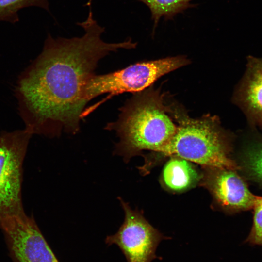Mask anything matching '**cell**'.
Wrapping results in <instances>:
<instances>
[{
  "instance_id": "1",
  "label": "cell",
  "mask_w": 262,
  "mask_h": 262,
  "mask_svg": "<svg viewBox=\"0 0 262 262\" xmlns=\"http://www.w3.org/2000/svg\"><path fill=\"white\" fill-rule=\"evenodd\" d=\"M88 5L86 20L77 23L84 34L71 38L49 35L41 53L18 79L15 93L18 112L32 135L52 138L63 132L77 133L86 105L84 88L98 62L111 52L136 46L131 38L103 41L105 28L94 19Z\"/></svg>"
},
{
  "instance_id": "2",
  "label": "cell",
  "mask_w": 262,
  "mask_h": 262,
  "mask_svg": "<svg viewBox=\"0 0 262 262\" xmlns=\"http://www.w3.org/2000/svg\"><path fill=\"white\" fill-rule=\"evenodd\" d=\"M159 94L142 91L119 109L117 119L105 129L115 131L119 140L114 154L128 162L143 150L160 152L175 134L178 122L173 119Z\"/></svg>"
},
{
  "instance_id": "3",
  "label": "cell",
  "mask_w": 262,
  "mask_h": 262,
  "mask_svg": "<svg viewBox=\"0 0 262 262\" xmlns=\"http://www.w3.org/2000/svg\"><path fill=\"white\" fill-rule=\"evenodd\" d=\"M177 120L175 134L159 153L178 156L204 167L238 169L230 157L229 136L214 117L177 115Z\"/></svg>"
},
{
  "instance_id": "4",
  "label": "cell",
  "mask_w": 262,
  "mask_h": 262,
  "mask_svg": "<svg viewBox=\"0 0 262 262\" xmlns=\"http://www.w3.org/2000/svg\"><path fill=\"white\" fill-rule=\"evenodd\" d=\"M188 62L182 56L136 63L111 73L92 76L83 90L87 104L103 94H109L105 100L118 94L142 92L162 76L176 70Z\"/></svg>"
},
{
  "instance_id": "5",
  "label": "cell",
  "mask_w": 262,
  "mask_h": 262,
  "mask_svg": "<svg viewBox=\"0 0 262 262\" xmlns=\"http://www.w3.org/2000/svg\"><path fill=\"white\" fill-rule=\"evenodd\" d=\"M32 136L25 129L0 133V229L4 219L25 212L23 165Z\"/></svg>"
},
{
  "instance_id": "6",
  "label": "cell",
  "mask_w": 262,
  "mask_h": 262,
  "mask_svg": "<svg viewBox=\"0 0 262 262\" xmlns=\"http://www.w3.org/2000/svg\"><path fill=\"white\" fill-rule=\"evenodd\" d=\"M124 212V220L115 234L108 236L105 243L115 244L128 262H151L163 235L145 218L138 210L118 197Z\"/></svg>"
},
{
  "instance_id": "7",
  "label": "cell",
  "mask_w": 262,
  "mask_h": 262,
  "mask_svg": "<svg viewBox=\"0 0 262 262\" xmlns=\"http://www.w3.org/2000/svg\"><path fill=\"white\" fill-rule=\"evenodd\" d=\"M16 262H59L33 215L8 217L1 228Z\"/></svg>"
},
{
  "instance_id": "8",
  "label": "cell",
  "mask_w": 262,
  "mask_h": 262,
  "mask_svg": "<svg viewBox=\"0 0 262 262\" xmlns=\"http://www.w3.org/2000/svg\"><path fill=\"white\" fill-rule=\"evenodd\" d=\"M204 168L201 182L221 207L230 211L253 208L257 196L251 193L237 170Z\"/></svg>"
},
{
  "instance_id": "9",
  "label": "cell",
  "mask_w": 262,
  "mask_h": 262,
  "mask_svg": "<svg viewBox=\"0 0 262 262\" xmlns=\"http://www.w3.org/2000/svg\"><path fill=\"white\" fill-rule=\"evenodd\" d=\"M233 99L246 116L248 125L262 129V58H247Z\"/></svg>"
},
{
  "instance_id": "10",
  "label": "cell",
  "mask_w": 262,
  "mask_h": 262,
  "mask_svg": "<svg viewBox=\"0 0 262 262\" xmlns=\"http://www.w3.org/2000/svg\"><path fill=\"white\" fill-rule=\"evenodd\" d=\"M201 178L202 174L192 162L172 156L163 167L161 181L168 190L180 192L195 186L201 181Z\"/></svg>"
},
{
  "instance_id": "11",
  "label": "cell",
  "mask_w": 262,
  "mask_h": 262,
  "mask_svg": "<svg viewBox=\"0 0 262 262\" xmlns=\"http://www.w3.org/2000/svg\"><path fill=\"white\" fill-rule=\"evenodd\" d=\"M249 126L241 156V167L252 180L262 184V135L257 128Z\"/></svg>"
},
{
  "instance_id": "12",
  "label": "cell",
  "mask_w": 262,
  "mask_h": 262,
  "mask_svg": "<svg viewBox=\"0 0 262 262\" xmlns=\"http://www.w3.org/2000/svg\"><path fill=\"white\" fill-rule=\"evenodd\" d=\"M146 4L149 9L151 19L154 22L153 32L155 30L160 19H173L177 14L189 8L195 7L190 2L193 0H137Z\"/></svg>"
},
{
  "instance_id": "13",
  "label": "cell",
  "mask_w": 262,
  "mask_h": 262,
  "mask_svg": "<svg viewBox=\"0 0 262 262\" xmlns=\"http://www.w3.org/2000/svg\"><path fill=\"white\" fill-rule=\"evenodd\" d=\"M31 5L48 9L47 0H0V20L11 19L19 9Z\"/></svg>"
},
{
  "instance_id": "14",
  "label": "cell",
  "mask_w": 262,
  "mask_h": 262,
  "mask_svg": "<svg viewBox=\"0 0 262 262\" xmlns=\"http://www.w3.org/2000/svg\"><path fill=\"white\" fill-rule=\"evenodd\" d=\"M253 208L254 216L252 226L245 242L251 246H262V196H257Z\"/></svg>"
}]
</instances>
